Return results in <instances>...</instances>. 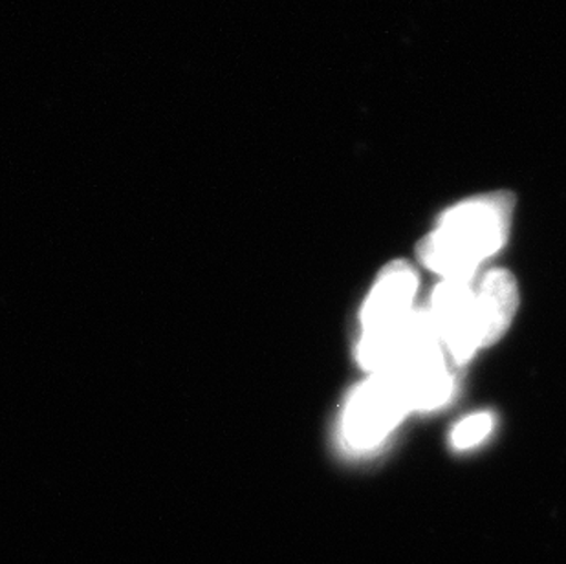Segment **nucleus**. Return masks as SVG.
Segmentation results:
<instances>
[{"label":"nucleus","instance_id":"f257e3e1","mask_svg":"<svg viewBox=\"0 0 566 564\" xmlns=\"http://www.w3.org/2000/svg\"><path fill=\"white\" fill-rule=\"evenodd\" d=\"M512 192L465 198L443 211L439 224L418 244V259L442 281L471 282L482 262L506 244L512 229Z\"/></svg>","mask_w":566,"mask_h":564},{"label":"nucleus","instance_id":"f03ea898","mask_svg":"<svg viewBox=\"0 0 566 564\" xmlns=\"http://www.w3.org/2000/svg\"><path fill=\"white\" fill-rule=\"evenodd\" d=\"M412 412L411 398L392 370L370 374L354 389L342 416L343 443L353 451L378 448Z\"/></svg>","mask_w":566,"mask_h":564},{"label":"nucleus","instance_id":"7ed1b4c3","mask_svg":"<svg viewBox=\"0 0 566 564\" xmlns=\"http://www.w3.org/2000/svg\"><path fill=\"white\" fill-rule=\"evenodd\" d=\"M443 351L464 365L481 348L475 290L470 282L442 281L434 288L429 309Z\"/></svg>","mask_w":566,"mask_h":564},{"label":"nucleus","instance_id":"20e7f679","mask_svg":"<svg viewBox=\"0 0 566 564\" xmlns=\"http://www.w3.org/2000/svg\"><path fill=\"white\" fill-rule=\"evenodd\" d=\"M418 273L407 261H392L381 268L375 286L359 314L361 334L385 331L411 314L417 297Z\"/></svg>","mask_w":566,"mask_h":564},{"label":"nucleus","instance_id":"39448f33","mask_svg":"<svg viewBox=\"0 0 566 564\" xmlns=\"http://www.w3.org/2000/svg\"><path fill=\"white\" fill-rule=\"evenodd\" d=\"M518 299L517 281L512 272L497 268L482 278L475 290L481 348L495 345L506 336L517 314Z\"/></svg>","mask_w":566,"mask_h":564},{"label":"nucleus","instance_id":"423d86ee","mask_svg":"<svg viewBox=\"0 0 566 564\" xmlns=\"http://www.w3.org/2000/svg\"><path fill=\"white\" fill-rule=\"evenodd\" d=\"M492 415L490 412H476V415L468 416L454 426L451 442H453L454 449L475 448L476 443H481L492 432Z\"/></svg>","mask_w":566,"mask_h":564}]
</instances>
